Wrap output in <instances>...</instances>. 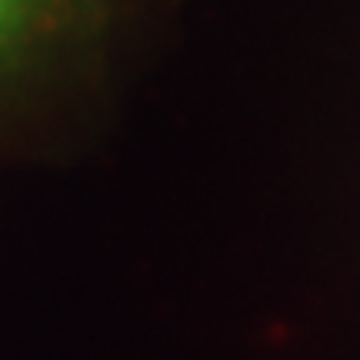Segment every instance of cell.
<instances>
[{"label": "cell", "instance_id": "cell-1", "mask_svg": "<svg viewBox=\"0 0 360 360\" xmlns=\"http://www.w3.org/2000/svg\"><path fill=\"white\" fill-rule=\"evenodd\" d=\"M44 0H0V47L11 44L37 13Z\"/></svg>", "mask_w": 360, "mask_h": 360}]
</instances>
